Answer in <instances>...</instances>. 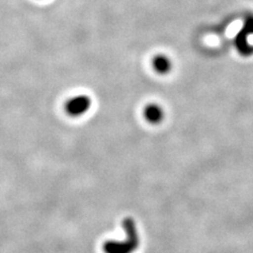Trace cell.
<instances>
[{"mask_svg": "<svg viewBox=\"0 0 253 253\" xmlns=\"http://www.w3.org/2000/svg\"><path fill=\"white\" fill-rule=\"evenodd\" d=\"M126 239L124 241H108L104 245L105 253H133L138 248L139 236L136 224L132 218L124 220Z\"/></svg>", "mask_w": 253, "mask_h": 253, "instance_id": "obj_1", "label": "cell"}, {"mask_svg": "<svg viewBox=\"0 0 253 253\" xmlns=\"http://www.w3.org/2000/svg\"><path fill=\"white\" fill-rule=\"evenodd\" d=\"M92 106V99L84 94L75 95L72 98L67 100L65 110L71 117H81L89 112Z\"/></svg>", "mask_w": 253, "mask_h": 253, "instance_id": "obj_2", "label": "cell"}, {"mask_svg": "<svg viewBox=\"0 0 253 253\" xmlns=\"http://www.w3.org/2000/svg\"><path fill=\"white\" fill-rule=\"evenodd\" d=\"M144 116L148 123L151 125H158L164 121L165 111L161 105L151 102L145 107Z\"/></svg>", "mask_w": 253, "mask_h": 253, "instance_id": "obj_3", "label": "cell"}, {"mask_svg": "<svg viewBox=\"0 0 253 253\" xmlns=\"http://www.w3.org/2000/svg\"><path fill=\"white\" fill-rule=\"evenodd\" d=\"M152 66L155 72L161 75H166L170 73L173 67L172 60L170 59V57H168L167 55L165 54L156 55V56L153 58Z\"/></svg>", "mask_w": 253, "mask_h": 253, "instance_id": "obj_4", "label": "cell"}]
</instances>
